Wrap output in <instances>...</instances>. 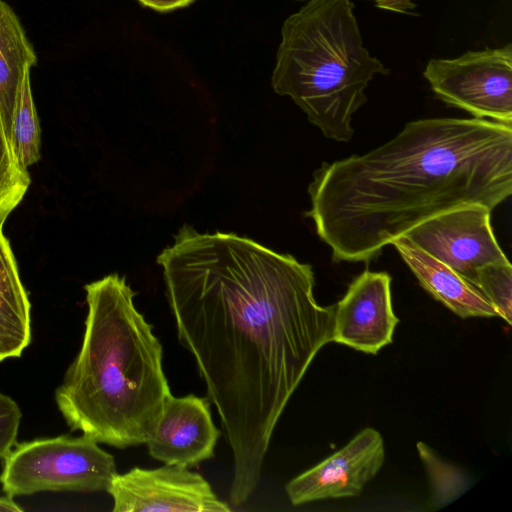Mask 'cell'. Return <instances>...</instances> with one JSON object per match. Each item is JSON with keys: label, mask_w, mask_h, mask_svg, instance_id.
Returning <instances> with one entry per match:
<instances>
[{"label": "cell", "mask_w": 512, "mask_h": 512, "mask_svg": "<svg viewBox=\"0 0 512 512\" xmlns=\"http://www.w3.org/2000/svg\"><path fill=\"white\" fill-rule=\"evenodd\" d=\"M178 340L194 357L233 454L230 501L256 489L272 434L320 349L335 305L312 266L234 233L183 225L157 257Z\"/></svg>", "instance_id": "cell-1"}, {"label": "cell", "mask_w": 512, "mask_h": 512, "mask_svg": "<svg viewBox=\"0 0 512 512\" xmlns=\"http://www.w3.org/2000/svg\"><path fill=\"white\" fill-rule=\"evenodd\" d=\"M511 193L512 124L427 118L366 154L323 162L305 215L333 262L368 263L429 218L471 204L493 210Z\"/></svg>", "instance_id": "cell-2"}, {"label": "cell", "mask_w": 512, "mask_h": 512, "mask_svg": "<svg viewBox=\"0 0 512 512\" xmlns=\"http://www.w3.org/2000/svg\"><path fill=\"white\" fill-rule=\"evenodd\" d=\"M81 348L55 391L72 431L120 449L146 443L171 395L153 326L117 273L85 286Z\"/></svg>", "instance_id": "cell-3"}, {"label": "cell", "mask_w": 512, "mask_h": 512, "mask_svg": "<svg viewBox=\"0 0 512 512\" xmlns=\"http://www.w3.org/2000/svg\"><path fill=\"white\" fill-rule=\"evenodd\" d=\"M351 0H309L283 23L272 87L326 138L349 142L365 89L389 70L363 46Z\"/></svg>", "instance_id": "cell-4"}, {"label": "cell", "mask_w": 512, "mask_h": 512, "mask_svg": "<svg viewBox=\"0 0 512 512\" xmlns=\"http://www.w3.org/2000/svg\"><path fill=\"white\" fill-rule=\"evenodd\" d=\"M117 473L114 457L82 434L24 441L3 458L0 483L10 496L43 491L97 492Z\"/></svg>", "instance_id": "cell-5"}, {"label": "cell", "mask_w": 512, "mask_h": 512, "mask_svg": "<svg viewBox=\"0 0 512 512\" xmlns=\"http://www.w3.org/2000/svg\"><path fill=\"white\" fill-rule=\"evenodd\" d=\"M423 76L435 96L475 118L512 124V45L431 59Z\"/></svg>", "instance_id": "cell-6"}, {"label": "cell", "mask_w": 512, "mask_h": 512, "mask_svg": "<svg viewBox=\"0 0 512 512\" xmlns=\"http://www.w3.org/2000/svg\"><path fill=\"white\" fill-rule=\"evenodd\" d=\"M491 211L480 204L462 206L421 222L403 236L476 286L483 266L509 262L493 233Z\"/></svg>", "instance_id": "cell-7"}, {"label": "cell", "mask_w": 512, "mask_h": 512, "mask_svg": "<svg viewBox=\"0 0 512 512\" xmlns=\"http://www.w3.org/2000/svg\"><path fill=\"white\" fill-rule=\"evenodd\" d=\"M106 491L113 499V512L231 511L200 474L176 465L116 473Z\"/></svg>", "instance_id": "cell-8"}, {"label": "cell", "mask_w": 512, "mask_h": 512, "mask_svg": "<svg viewBox=\"0 0 512 512\" xmlns=\"http://www.w3.org/2000/svg\"><path fill=\"white\" fill-rule=\"evenodd\" d=\"M384 457L381 434L365 428L339 451L290 480L287 496L293 505L354 497L377 474Z\"/></svg>", "instance_id": "cell-9"}, {"label": "cell", "mask_w": 512, "mask_h": 512, "mask_svg": "<svg viewBox=\"0 0 512 512\" xmlns=\"http://www.w3.org/2000/svg\"><path fill=\"white\" fill-rule=\"evenodd\" d=\"M399 319L391 299V276L365 270L335 304L331 342L376 354L393 340Z\"/></svg>", "instance_id": "cell-10"}, {"label": "cell", "mask_w": 512, "mask_h": 512, "mask_svg": "<svg viewBox=\"0 0 512 512\" xmlns=\"http://www.w3.org/2000/svg\"><path fill=\"white\" fill-rule=\"evenodd\" d=\"M220 435L208 398L171 394L146 445L152 458L166 465L190 468L214 456Z\"/></svg>", "instance_id": "cell-11"}, {"label": "cell", "mask_w": 512, "mask_h": 512, "mask_svg": "<svg viewBox=\"0 0 512 512\" xmlns=\"http://www.w3.org/2000/svg\"><path fill=\"white\" fill-rule=\"evenodd\" d=\"M391 244L421 286L453 313L461 318L498 316L475 285L430 256L405 236L394 239Z\"/></svg>", "instance_id": "cell-12"}, {"label": "cell", "mask_w": 512, "mask_h": 512, "mask_svg": "<svg viewBox=\"0 0 512 512\" xmlns=\"http://www.w3.org/2000/svg\"><path fill=\"white\" fill-rule=\"evenodd\" d=\"M31 342V304L0 227V361L19 357Z\"/></svg>", "instance_id": "cell-13"}, {"label": "cell", "mask_w": 512, "mask_h": 512, "mask_svg": "<svg viewBox=\"0 0 512 512\" xmlns=\"http://www.w3.org/2000/svg\"><path fill=\"white\" fill-rule=\"evenodd\" d=\"M36 64L35 50L18 16L0 0V117L9 140L23 76Z\"/></svg>", "instance_id": "cell-14"}, {"label": "cell", "mask_w": 512, "mask_h": 512, "mask_svg": "<svg viewBox=\"0 0 512 512\" xmlns=\"http://www.w3.org/2000/svg\"><path fill=\"white\" fill-rule=\"evenodd\" d=\"M10 143L20 166L27 169L40 159V126L31 89V69H27L16 101Z\"/></svg>", "instance_id": "cell-15"}, {"label": "cell", "mask_w": 512, "mask_h": 512, "mask_svg": "<svg viewBox=\"0 0 512 512\" xmlns=\"http://www.w3.org/2000/svg\"><path fill=\"white\" fill-rule=\"evenodd\" d=\"M416 448L427 471L436 506L453 502L470 487L471 480L464 470L441 459L424 442L419 441Z\"/></svg>", "instance_id": "cell-16"}, {"label": "cell", "mask_w": 512, "mask_h": 512, "mask_svg": "<svg viewBox=\"0 0 512 512\" xmlns=\"http://www.w3.org/2000/svg\"><path fill=\"white\" fill-rule=\"evenodd\" d=\"M30 185L27 169L17 162L0 117V227L18 206Z\"/></svg>", "instance_id": "cell-17"}, {"label": "cell", "mask_w": 512, "mask_h": 512, "mask_svg": "<svg viewBox=\"0 0 512 512\" xmlns=\"http://www.w3.org/2000/svg\"><path fill=\"white\" fill-rule=\"evenodd\" d=\"M476 287L493 306L497 315L512 323V266L510 261L491 263L477 273Z\"/></svg>", "instance_id": "cell-18"}, {"label": "cell", "mask_w": 512, "mask_h": 512, "mask_svg": "<svg viewBox=\"0 0 512 512\" xmlns=\"http://www.w3.org/2000/svg\"><path fill=\"white\" fill-rule=\"evenodd\" d=\"M21 416L18 404L11 397L0 393V459L16 444Z\"/></svg>", "instance_id": "cell-19"}, {"label": "cell", "mask_w": 512, "mask_h": 512, "mask_svg": "<svg viewBox=\"0 0 512 512\" xmlns=\"http://www.w3.org/2000/svg\"><path fill=\"white\" fill-rule=\"evenodd\" d=\"M144 6L157 11H170L185 7L194 0H138Z\"/></svg>", "instance_id": "cell-20"}, {"label": "cell", "mask_w": 512, "mask_h": 512, "mask_svg": "<svg viewBox=\"0 0 512 512\" xmlns=\"http://www.w3.org/2000/svg\"><path fill=\"white\" fill-rule=\"evenodd\" d=\"M375 2V6L380 9L408 13L410 10L416 8V4L411 0H372Z\"/></svg>", "instance_id": "cell-21"}, {"label": "cell", "mask_w": 512, "mask_h": 512, "mask_svg": "<svg viewBox=\"0 0 512 512\" xmlns=\"http://www.w3.org/2000/svg\"><path fill=\"white\" fill-rule=\"evenodd\" d=\"M23 509L13 500L12 497L5 495L0 496V511L18 512Z\"/></svg>", "instance_id": "cell-22"}]
</instances>
